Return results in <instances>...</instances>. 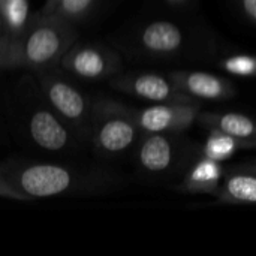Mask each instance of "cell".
Masks as SVG:
<instances>
[{
  "instance_id": "6da1fadb",
  "label": "cell",
  "mask_w": 256,
  "mask_h": 256,
  "mask_svg": "<svg viewBox=\"0 0 256 256\" xmlns=\"http://www.w3.org/2000/svg\"><path fill=\"white\" fill-rule=\"evenodd\" d=\"M200 104H160L140 114V126L150 134L180 132L190 128L200 114Z\"/></svg>"
},
{
  "instance_id": "7a4b0ae2",
  "label": "cell",
  "mask_w": 256,
  "mask_h": 256,
  "mask_svg": "<svg viewBox=\"0 0 256 256\" xmlns=\"http://www.w3.org/2000/svg\"><path fill=\"white\" fill-rule=\"evenodd\" d=\"M174 84L195 100L220 102L236 96V86L216 74L202 70H180L172 74Z\"/></svg>"
},
{
  "instance_id": "3957f363",
  "label": "cell",
  "mask_w": 256,
  "mask_h": 256,
  "mask_svg": "<svg viewBox=\"0 0 256 256\" xmlns=\"http://www.w3.org/2000/svg\"><path fill=\"white\" fill-rule=\"evenodd\" d=\"M198 123L206 129H218L240 141L246 150L256 148V120L242 112H201Z\"/></svg>"
},
{
  "instance_id": "277c9868",
  "label": "cell",
  "mask_w": 256,
  "mask_h": 256,
  "mask_svg": "<svg viewBox=\"0 0 256 256\" xmlns=\"http://www.w3.org/2000/svg\"><path fill=\"white\" fill-rule=\"evenodd\" d=\"M70 183L69 174L58 166L39 165L24 171L21 177L22 188L34 196H50L63 192Z\"/></svg>"
},
{
  "instance_id": "5b68a950",
  "label": "cell",
  "mask_w": 256,
  "mask_h": 256,
  "mask_svg": "<svg viewBox=\"0 0 256 256\" xmlns=\"http://www.w3.org/2000/svg\"><path fill=\"white\" fill-rule=\"evenodd\" d=\"M225 174L226 170L224 168L222 162H216L208 158L200 156V159L192 165L184 180L182 182L180 189L188 194L214 195Z\"/></svg>"
},
{
  "instance_id": "8992f818",
  "label": "cell",
  "mask_w": 256,
  "mask_h": 256,
  "mask_svg": "<svg viewBox=\"0 0 256 256\" xmlns=\"http://www.w3.org/2000/svg\"><path fill=\"white\" fill-rule=\"evenodd\" d=\"M134 92L148 100L160 102V104H195L198 100L184 94L174 81H168L166 78L156 74H144L135 78L132 84Z\"/></svg>"
},
{
  "instance_id": "52a82bcc",
  "label": "cell",
  "mask_w": 256,
  "mask_h": 256,
  "mask_svg": "<svg viewBox=\"0 0 256 256\" xmlns=\"http://www.w3.org/2000/svg\"><path fill=\"white\" fill-rule=\"evenodd\" d=\"M213 196L224 204L256 206V174L238 170L226 171Z\"/></svg>"
},
{
  "instance_id": "ba28073f",
  "label": "cell",
  "mask_w": 256,
  "mask_h": 256,
  "mask_svg": "<svg viewBox=\"0 0 256 256\" xmlns=\"http://www.w3.org/2000/svg\"><path fill=\"white\" fill-rule=\"evenodd\" d=\"M142 44L154 52H176L184 44L183 32L178 26L168 21H156L142 32Z\"/></svg>"
},
{
  "instance_id": "9c48e42d",
  "label": "cell",
  "mask_w": 256,
  "mask_h": 256,
  "mask_svg": "<svg viewBox=\"0 0 256 256\" xmlns=\"http://www.w3.org/2000/svg\"><path fill=\"white\" fill-rule=\"evenodd\" d=\"M140 160L142 166L152 172L168 170L174 160V146L171 140L162 134H153L144 141L140 150Z\"/></svg>"
},
{
  "instance_id": "30bf717a",
  "label": "cell",
  "mask_w": 256,
  "mask_h": 256,
  "mask_svg": "<svg viewBox=\"0 0 256 256\" xmlns=\"http://www.w3.org/2000/svg\"><path fill=\"white\" fill-rule=\"evenodd\" d=\"M30 130L34 141L39 146L50 150L62 148L68 140V135L64 129L60 126V123L50 112L45 111L36 112L33 116L30 123Z\"/></svg>"
},
{
  "instance_id": "8fae6325",
  "label": "cell",
  "mask_w": 256,
  "mask_h": 256,
  "mask_svg": "<svg viewBox=\"0 0 256 256\" xmlns=\"http://www.w3.org/2000/svg\"><path fill=\"white\" fill-rule=\"evenodd\" d=\"M208 130L210 134L201 147L200 156L208 158L216 162H225V160H230L237 152L246 150V147L240 141L234 140L232 136L218 129H208Z\"/></svg>"
},
{
  "instance_id": "7c38bea8",
  "label": "cell",
  "mask_w": 256,
  "mask_h": 256,
  "mask_svg": "<svg viewBox=\"0 0 256 256\" xmlns=\"http://www.w3.org/2000/svg\"><path fill=\"white\" fill-rule=\"evenodd\" d=\"M58 45L60 40L56 32L51 28H39L30 36L27 42V56L33 62L42 63L56 54Z\"/></svg>"
},
{
  "instance_id": "4fadbf2b",
  "label": "cell",
  "mask_w": 256,
  "mask_h": 256,
  "mask_svg": "<svg viewBox=\"0 0 256 256\" xmlns=\"http://www.w3.org/2000/svg\"><path fill=\"white\" fill-rule=\"evenodd\" d=\"M135 138V129L124 120L108 122L100 130V142L110 152L126 148Z\"/></svg>"
},
{
  "instance_id": "5bb4252c",
  "label": "cell",
  "mask_w": 256,
  "mask_h": 256,
  "mask_svg": "<svg viewBox=\"0 0 256 256\" xmlns=\"http://www.w3.org/2000/svg\"><path fill=\"white\" fill-rule=\"evenodd\" d=\"M50 98L54 106L66 117L75 118L84 110L82 98L66 84H54L50 90Z\"/></svg>"
},
{
  "instance_id": "9a60e30c",
  "label": "cell",
  "mask_w": 256,
  "mask_h": 256,
  "mask_svg": "<svg viewBox=\"0 0 256 256\" xmlns=\"http://www.w3.org/2000/svg\"><path fill=\"white\" fill-rule=\"evenodd\" d=\"M219 66L230 75L240 78H256V56L250 54H232L224 57Z\"/></svg>"
},
{
  "instance_id": "2e32d148",
  "label": "cell",
  "mask_w": 256,
  "mask_h": 256,
  "mask_svg": "<svg viewBox=\"0 0 256 256\" xmlns=\"http://www.w3.org/2000/svg\"><path fill=\"white\" fill-rule=\"evenodd\" d=\"M74 66H75L76 72L84 76H96L105 68L102 57L96 51H92V50L78 52L74 60Z\"/></svg>"
},
{
  "instance_id": "e0dca14e",
  "label": "cell",
  "mask_w": 256,
  "mask_h": 256,
  "mask_svg": "<svg viewBox=\"0 0 256 256\" xmlns=\"http://www.w3.org/2000/svg\"><path fill=\"white\" fill-rule=\"evenodd\" d=\"M27 16V0H9L8 18L14 27H20Z\"/></svg>"
},
{
  "instance_id": "ac0fdd59",
  "label": "cell",
  "mask_w": 256,
  "mask_h": 256,
  "mask_svg": "<svg viewBox=\"0 0 256 256\" xmlns=\"http://www.w3.org/2000/svg\"><path fill=\"white\" fill-rule=\"evenodd\" d=\"M92 0H63V8L69 14H78L84 10Z\"/></svg>"
},
{
  "instance_id": "d6986e66",
  "label": "cell",
  "mask_w": 256,
  "mask_h": 256,
  "mask_svg": "<svg viewBox=\"0 0 256 256\" xmlns=\"http://www.w3.org/2000/svg\"><path fill=\"white\" fill-rule=\"evenodd\" d=\"M238 2L246 18L256 24V0H238Z\"/></svg>"
},
{
  "instance_id": "ffe728a7",
  "label": "cell",
  "mask_w": 256,
  "mask_h": 256,
  "mask_svg": "<svg viewBox=\"0 0 256 256\" xmlns=\"http://www.w3.org/2000/svg\"><path fill=\"white\" fill-rule=\"evenodd\" d=\"M231 170H238V171H248V172H252L256 174V162H249V164H242V165H237Z\"/></svg>"
},
{
  "instance_id": "44dd1931",
  "label": "cell",
  "mask_w": 256,
  "mask_h": 256,
  "mask_svg": "<svg viewBox=\"0 0 256 256\" xmlns=\"http://www.w3.org/2000/svg\"><path fill=\"white\" fill-rule=\"evenodd\" d=\"M170 3H172V4H183V3H186L188 0H168Z\"/></svg>"
}]
</instances>
